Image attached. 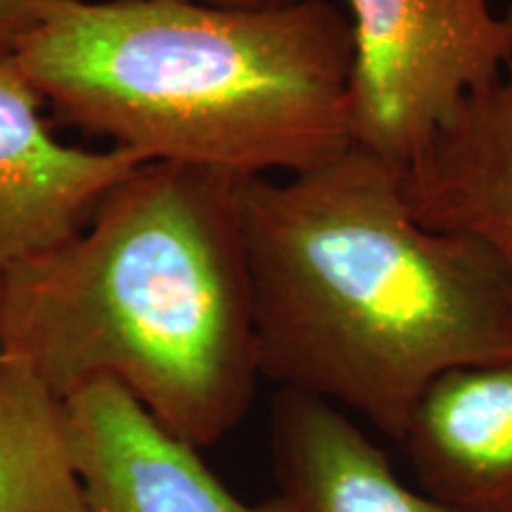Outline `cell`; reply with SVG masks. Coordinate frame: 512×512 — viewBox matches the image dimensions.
Returning a JSON list of instances; mask_svg holds the SVG:
<instances>
[{"label": "cell", "instance_id": "cell-1", "mask_svg": "<svg viewBox=\"0 0 512 512\" xmlns=\"http://www.w3.org/2000/svg\"><path fill=\"white\" fill-rule=\"evenodd\" d=\"M261 377L401 441L446 370L512 358V285L482 242L415 221L401 169L351 145L238 183Z\"/></svg>", "mask_w": 512, "mask_h": 512}, {"label": "cell", "instance_id": "cell-2", "mask_svg": "<svg viewBox=\"0 0 512 512\" xmlns=\"http://www.w3.org/2000/svg\"><path fill=\"white\" fill-rule=\"evenodd\" d=\"M238 183L140 164L79 233L10 273L0 351L62 401L112 380L200 451L228 437L261 377Z\"/></svg>", "mask_w": 512, "mask_h": 512}, {"label": "cell", "instance_id": "cell-3", "mask_svg": "<svg viewBox=\"0 0 512 512\" xmlns=\"http://www.w3.org/2000/svg\"><path fill=\"white\" fill-rule=\"evenodd\" d=\"M12 62L64 121L143 162L247 181L351 147L354 36L328 0H43Z\"/></svg>", "mask_w": 512, "mask_h": 512}, {"label": "cell", "instance_id": "cell-4", "mask_svg": "<svg viewBox=\"0 0 512 512\" xmlns=\"http://www.w3.org/2000/svg\"><path fill=\"white\" fill-rule=\"evenodd\" d=\"M354 36L351 145L406 169L467 98L512 62V5L347 0Z\"/></svg>", "mask_w": 512, "mask_h": 512}, {"label": "cell", "instance_id": "cell-5", "mask_svg": "<svg viewBox=\"0 0 512 512\" xmlns=\"http://www.w3.org/2000/svg\"><path fill=\"white\" fill-rule=\"evenodd\" d=\"M86 512H294L283 496L242 503L204 463L112 380L64 399Z\"/></svg>", "mask_w": 512, "mask_h": 512}, {"label": "cell", "instance_id": "cell-6", "mask_svg": "<svg viewBox=\"0 0 512 512\" xmlns=\"http://www.w3.org/2000/svg\"><path fill=\"white\" fill-rule=\"evenodd\" d=\"M43 105L12 55L0 57V290L15 268L79 233L100 202L147 164L119 147L64 143Z\"/></svg>", "mask_w": 512, "mask_h": 512}, {"label": "cell", "instance_id": "cell-7", "mask_svg": "<svg viewBox=\"0 0 512 512\" xmlns=\"http://www.w3.org/2000/svg\"><path fill=\"white\" fill-rule=\"evenodd\" d=\"M399 444L425 494L465 512H512V358L434 377Z\"/></svg>", "mask_w": 512, "mask_h": 512}, {"label": "cell", "instance_id": "cell-8", "mask_svg": "<svg viewBox=\"0 0 512 512\" xmlns=\"http://www.w3.org/2000/svg\"><path fill=\"white\" fill-rule=\"evenodd\" d=\"M401 188L415 221L482 242L512 285V62L401 171Z\"/></svg>", "mask_w": 512, "mask_h": 512}, {"label": "cell", "instance_id": "cell-9", "mask_svg": "<svg viewBox=\"0 0 512 512\" xmlns=\"http://www.w3.org/2000/svg\"><path fill=\"white\" fill-rule=\"evenodd\" d=\"M271 451L294 512H465L396 477L387 453L335 403L283 389Z\"/></svg>", "mask_w": 512, "mask_h": 512}, {"label": "cell", "instance_id": "cell-10", "mask_svg": "<svg viewBox=\"0 0 512 512\" xmlns=\"http://www.w3.org/2000/svg\"><path fill=\"white\" fill-rule=\"evenodd\" d=\"M0 512H86L64 401L0 351Z\"/></svg>", "mask_w": 512, "mask_h": 512}, {"label": "cell", "instance_id": "cell-11", "mask_svg": "<svg viewBox=\"0 0 512 512\" xmlns=\"http://www.w3.org/2000/svg\"><path fill=\"white\" fill-rule=\"evenodd\" d=\"M43 0H0V57H8L36 27Z\"/></svg>", "mask_w": 512, "mask_h": 512}, {"label": "cell", "instance_id": "cell-12", "mask_svg": "<svg viewBox=\"0 0 512 512\" xmlns=\"http://www.w3.org/2000/svg\"><path fill=\"white\" fill-rule=\"evenodd\" d=\"M202 3L228 5V8H275V5H287L294 0H202Z\"/></svg>", "mask_w": 512, "mask_h": 512}]
</instances>
